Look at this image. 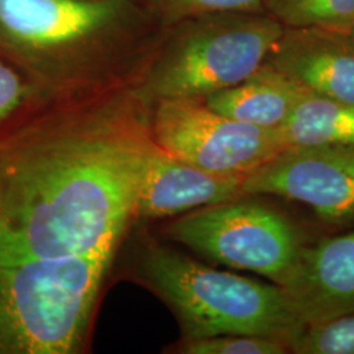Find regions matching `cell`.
I'll return each instance as SVG.
<instances>
[{
    "instance_id": "11",
    "label": "cell",
    "mask_w": 354,
    "mask_h": 354,
    "mask_svg": "<svg viewBox=\"0 0 354 354\" xmlns=\"http://www.w3.org/2000/svg\"><path fill=\"white\" fill-rule=\"evenodd\" d=\"M244 178L205 171L159 147L142 180L136 215L163 218L244 197Z\"/></svg>"
},
{
    "instance_id": "8",
    "label": "cell",
    "mask_w": 354,
    "mask_h": 354,
    "mask_svg": "<svg viewBox=\"0 0 354 354\" xmlns=\"http://www.w3.org/2000/svg\"><path fill=\"white\" fill-rule=\"evenodd\" d=\"M127 0H0V38L36 53H64L111 32Z\"/></svg>"
},
{
    "instance_id": "15",
    "label": "cell",
    "mask_w": 354,
    "mask_h": 354,
    "mask_svg": "<svg viewBox=\"0 0 354 354\" xmlns=\"http://www.w3.org/2000/svg\"><path fill=\"white\" fill-rule=\"evenodd\" d=\"M289 348L294 354H354V314L304 326Z\"/></svg>"
},
{
    "instance_id": "16",
    "label": "cell",
    "mask_w": 354,
    "mask_h": 354,
    "mask_svg": "<svg viewBox=\"0 0 354 354\" xmlns=\"http://www.w3.org/2000/svg\"><path fill=\"white\" fill-rule=\"evenodd\" d=\"M184 354H288L289 344L274 337L222 335L197 340H184L180 346Z\"/></svg>"
},
{
    "instance_id": "13",
    "label": "cell",
    "mask_w": 354,
    "mask_h": 354,
    "mask_svg": "<svg viewBox=\"0 0 354 354\" xmlns=\"http://www.w3.org/2000/svg\"><path fill=\"white\" fill-rule=\"evenodd\" d=\"M277 130L286 149L354 146V105L307 91Z\"/></svg>"
},
{
    "instance_id": "6",
    "label": "cell",
    "mask_w": 354,
    "mask_h": 354,
    "mask_svg": "<svg viewBox=\"0 0 354 354\" xmlns=\"http://www.w3.org/2000/svg\"><path fill=\"white\" fill-rule=\"evenodd\" d=\"M152 136L163 151L201 169L247 176L285 150L279 130L228 118L203 100H158Z\"/></svg>"
},
{
    "instance_id": "9",
    "label": "cell",
    "mask_w": 354,
    "mask_h": 354,
    "mask_svg": "<svg viewBox=\"0 0 354 354\" xmlns=\"http://www.w3.org/2000/svg\"><path fill=\"white\" fill-rule=\"evenodd\" d=\"M282 288L304 326L354 314V231L304 244Z\"/></svg>"
},
{
    "instance_id": "2",
    "label": "cell",
    "mask_w": 354,
    "mask_h": 354,
    "mask_svg": "<svg viewBox=\"0 0 354 354\" xmlns=\"http://www.w3.org/2000/svg\"><path fill=\"white\" fill-rule=\"evenodd\" d=\"M113 254L0 266V354L79 352Z\"/></svg>"
},
{
    "instance_id": "18",
    "label": "cell",
    "mask_w": 354,
    "mask_h": 354,
    "mask_svg": "<svg viewBox=\"0 0 354 354\" xmlns=\"http://www.w3.org/2000/svg\"><path fill=\"white\" fill-rule=\"evenodd\" d=\"M24 97V86L20 77L0 61V122L20 105Z\"/></svg>"
},
{
    "instance_id": "7",
    "label": "cell",
    "mask_w": 354,
    "mask_h": 354,
    "mask_svg": "<svg viewBox=\"0 0 354 354\" xmlns=\"http://www.w3.org/2000/svg\"><path fill=\"white\" fill-rule=\"evenodd\" d=\"M244 196H276L333 226L354 225V146L288 147L248 174Z\"/></svg>"
},
{
    "instance_id": "4",
    "label": "cell",
    "mask_w": 354,
    "mask_h": 354,
    "mask_svg": "<svg viewBox=\"0 0 354 354\" xmlns=\"http://www.w3.org/2000/svg\"><path fill=\"white\" fill-rule=\"evenodd\" d=\"M283 26L268 13L228 12L184 20L146 86L155 100H205L234 87L266 62Z\"/></svg>"
},
{
    "instance_id": "1",
    "label": "cell",
    "mask_w": 354,
    "mask_h": 354,
    "mask_svg": "<svg viewBox=\"0 0 354 354\" xmlns=\"http://www.w3.org/2000/svg\"><path fill=\"white\" fill-rule=\"evenodd\" d=\"M159 149L121 108L0 137V266L115 250Z\"/></svg>"
},
{
    "instance_id": "10",
    "label": "cell",
    "mask_w": 354,
    "mask_h": 354,
    "mask_svg": "<svg viewBox=\"0 0 354 354\" xmlns=\"http://www.w3.org/2000/svg\"><path fill=\"white\" fill-rule=\"evenodd\" d=\"M266 62L313 93L354 105V44L344 30L283 28Z\"/></svg>"
},
{
    "instance_id": "19",
    "label": "cell",
    "mask_w": 354,
    "mask_h": 354,
    "mask_svg": "<svg viewBox=\"0 0 354 354\" xmlns=\"http://www.w3.org/2000/svg\"><path fill=\"white\" fill-rule=\"evenodd\" d=\"M346 35L349 36V38H351V41L353 42L354 44V26H352V28H349L348 30H346Z\"/></svg>"
},
{
    "instance_id": "12",
    "label": "cell",
    "mask_w": 354,
    "mask_h": 354,
    "mask_svg": "<svg viewBox=\"0 0 354 354\" xmlns=\"http://www.w3.org/2000/svg\"><path fill=\"white\" fill-rule=\"evenodd\" d=\"M307 89L270 64H261L239 84L203 100L210 109L253 127L277 130Z\"/></svg>"
},
{
    "instance_id": "14",
    "label": "cell",
    "mask_w": 354,
    "mask_h": 354,
    "mask_svg": "<svg viewBox=\"0 0 354 354\" xmlns=\"http://www.w3.org/2000/svg\"><path fill=\"white\" fill-rule=\"evenodd\" d=\"M264 8L283 28L346 32L354 26V0H264Z\"/></svg>"
},
{
    "instance_id": "3",
    "label": "cell",
    "mask_w": 354,
    "mask_h": 354,
    "mask_svg": "<svg viewBox=\"0 0 354 354\" xmlns=\"http://www.w3.org/2000/svg\"><path fill=\"white\" fill-rule=\"evenodd\" d=\"M142 270L175 311L184 340L247 335L289 344L304 327L276 283L221 272L165 247L147 251Z\"/></svg>"
},
{
    "instance_id": "17",
    "label": "cell",
    "mask_w": 354,
    "mask_h": 354,
    "mask_svg": "<svg viewBox=\"0 0 354 354\" xmlns=\"http://www.w3.org/2000/svg\"><path fill=\"white\" fill-rule=\"evenodd\" d=\"M169 21H184L206 15L266 13L264 0H152Z\"/></svg>"
},
{
    "instance_id": "5",
    "label": "cell",
    "mask_w": 354,
    "mask_h": 354,
    "mask_svg": "<svg viewBox=\"0 0 354 354\" xmlns=\"http://www.w3.org/2000/svg\"><path fill=\"white\" fill-rule=\"evenodd\" d=\"M169 235L214 263L266 276L279 286L289 279L304 245L288 215L241 197L181 216Z\"/></svg>"
}]
</instances>
